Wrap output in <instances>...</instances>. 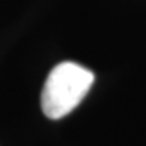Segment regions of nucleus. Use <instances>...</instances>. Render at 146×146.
<instances>
[{
  "mask_svg": "<svg viewBox=\"0 0 146 146\" xmlns=\"http://www.w3.org/2000/svg\"><path fill=\"white\" fill-rule=\"evenodd\" d=\"M92 82L94 73L84 66L73 61L57 64L49 72L42 90L43 113L51 119L69 115L88 94Z\"/></svg>",
  "mask_w": 146,
  "mask_h": 146,
  "instance_id": "f257e3e1",
  "label": "nucleus"
}]
</instances>
